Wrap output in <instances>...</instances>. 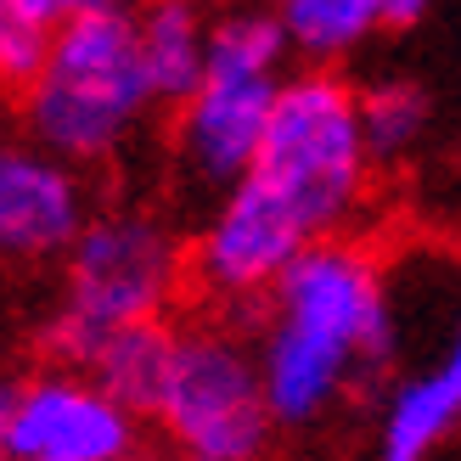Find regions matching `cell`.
<instances>
[{"instance_id":"obj_14","label":"cell","mask_w":461,"mask_h":461,"mask_svg":"<svg viewBox=\"0 0 461 461\" xmlns=\"http://www.w3.org/2000/svg\"><path fill=\"white\" fill-rule=\"evenodd\" d=\"M169 343H175V321H147V327L113 332L79 372L96 388H107L135 422H147V411L158 400V383H164V366H169Z\"/></svg>"},{"instance_id":"obj_8","label":"cell","mask_w":461,"mask_h":461,"mask_svg":"<svg viewBox=\"0 0 461 461\" xmlns=\"http://www.w3.org/2000/svg\"><path fill=\"white\" fill-rule=\"evenodd\" d=\"M141 456V422L96 388L79 366H40L12 383L6 461H130Z\"/></svg>"},{"instance_id":"obj_7","label":"cell","mask_w":461,"mask_h":461,"mask_svg":"<svg viewBox=\"0 0 461 461\" xmlns=\"http://www.w3.org/2000/svg\"><path fill=\"white\" fill-rule=\"evenodd\" d=\"M310 248L293 214L265 197L253 180H237L203 209L186 242V282L225 315H253L265 293L282 282V270ZM220 315V321H225Z\"/></svg>"},{"instance_id":"obj_11","label":"cell","mask_w":461,"mask_h":461,"mask_svg":"<svg viewBox=\"0 0 461 461\" xmlns=\"http://www.w3.org/2000/svg\"><path fill=\"white\" fill-rule=\"evenodd\" d=\"M203 51H209V17L186 0L135 12V57L141 79L152 90V107H180L203 79Z\"/></svg>"},{"instance_id":"obj_15","label":"cell","mask_w":461,"mask_h":461,"mask_svg":"<svg viewBox=\"0 0 461 461\" xmlns=\"http://www.w3.org/2000/svg\"><path fill=\"white\" fill-rule=\"evenodd\" d=\"M68 0H0V96H23L51 57Z\"/></svg>"},{"instance_id":"obj_13","label":"cell","mask_w":461,"mask_h":461,"mask_svg":"<svg viewBox=\"0 0 461 461\" xmlns=\"http://www.w3.org/2000/svg\"><path fill=\"white\" fill-rule=\"evenodd\" d=\"M270 17L287 40V57L310 74H338V62L360 57L383 34V0H287Z\"/></svg>"},{"instance_id":"obj_16","label":"cell","mask_w":461,"mask_h":461,"mask_svg":"<svg viewBox=\"0 0 461 461\" xmlns=\"http://www.w3.org/2000/svg\"><path fill=\"white\" fill-rule=\"evenodd\" d=\"M428 17V0H383V34H405Z\"/></svg>"},{"instance_id":"obj_5","label":"cell","mask_w":461,"mask_h":461,"mask_svg":"<svg viewBox=\"0 0 461 461\" xmlns=\"http://www.w3.org/2000/svg\"><path fill=\"white\" fill-rule=\"evenodd\" d=\"M293 57L270 12H220L209 17V51L203 79L169 124V164L192 197L214 203L253 169V152L265 141L276 90L287 85Z\"/></svg>"},{"instance_id":"obj_6","label":"cell","mask_w":461,"mask_h":461,"mask_svg":"<svg viewBox=\"0 0 461 461\" xmlns=\"http://www.w3.org/2000/svg\"><path fill=\"white\" fill-rule=\"evenodd\" d=\"M147 422H158L180 461H265L276 422L265 411L253 349L230 321L214 315L175 327Z\"/></svg>"},{"instance_id":"obj_10","label":"cell","mask_w":461,"mask_h":461,"mask_svg":"<svg viewBox=\"0 0 461 461\" xmlns=\"http://www.w3.org/2000/svg\"><path fill=\"white\" fill-rule=\"evenodd\" d=\"M461 422V343L388 383L372 422V461H433Z\"/></svg>"},{"instance_id":"obj_17","label":"cell","mask_w":461,"mask_h":461,"mask_svg":"<svg viewBox=\"0 0 461 461\" xmlns=\"http://www.w3.org/2000/svg\"><path fill=\"white\" fill-rule=\"evenodd\" d=\"M12 372H0V461H6V417H12Z\"/></svg>"},{"instance_id":"obj_3","label":"cell","mask_w":461,"mask_h":461,"mask_svg":"<svg viewBox=\"0 0 461 461\" xmlns=\"http://www.w3.org/2000/svg\"><path fill=\"white\" fill-rule=\"evenodd\" d=\"M186 287V237L147 209H96L57 259V298L45 315V343L57 366H85L113 332L169 321V304Z\"/></svg>"},{"instance_id":"obj_1","label":"cell","mask_w":461,"mask_h":461,"mask_svg":"<svg viewBox=\"0 0 461 461\" xmlns=\"http://www.w3.org/2000/svg\"><path fill=\"white\" fill-rule=\"evenodd\" d=\"M248 338L276 428H321L400 355L388 270L360 237L310 242L253 310Z\"/></svg>"},{"instance_id":"obj_18","label":"cell","mask_w":461,"mask_h":461,"mask_svg":"<svg viewBox=\"0 0 461 461\" xmlns=\"http://www.w3.org/2000/svg\"><path fill=\"white\" fill-rule=\"evenodd\" d=\"M130 461H164V456H147V450H141V456H130Z\"/></svg>"},{"instance_id":"obj_2","label":"cell","mask_w":461,"mask_h":461,"mask_svg":"<svg viewBox=\"0 0 461 461\" xmlns=\"http://www.w3.org/2000/svg\"><path fill=\"white\" fill-rule=\"evenodd\" d=\"M23 141L68 169H102L124 158L152 119V90L135 57V12L113 0L68 6L51 57L17 96Z\"/></svg>"},{"instance_id":"obj_4","label":"cell","mask_w":461,"mask_h":461,"mask_svg":"<svg viewBox=\"0 0 461 461\" xmlns=\"http://www.w3.org/2000/svg\"><path fill=\"white\" fill-rule=\"evenodd\" d=\"M242 180L282 203L310 242L355 237L377 186V169L360 141L355 79L310 74V68L287 74V85L276 90L265 141L253 152V169Z\"/></svg>"},{"instance_id":"obj_9","label":"cell","mask_w":461,"mask_h":461,"mask_svg":"<svg viewBox=\"0 0 461 461\" xmlns=\"http://www.w3.org/2000/svg\"><path fill=\"white\" fill-rule=\"evenodd\" d=\"M90 214L96 203L79 169L0 130V270L57 265Z\"/></svg>"},{"instance_id":"obj_12","label":"cell","mask_w":461,"mask_h":461,"mask_svg":"<svg viewBox=\"0 0 461 461\" xmlns=\"http://www.w3.org/2000/svg\"><path fill=\"white\" fill-rule=\"evenodd\" d=\"M355 113H360V141L372 169H394L428 147L439 102L417 74H377L355 85Z\"/></svg>"}]
</instances>
